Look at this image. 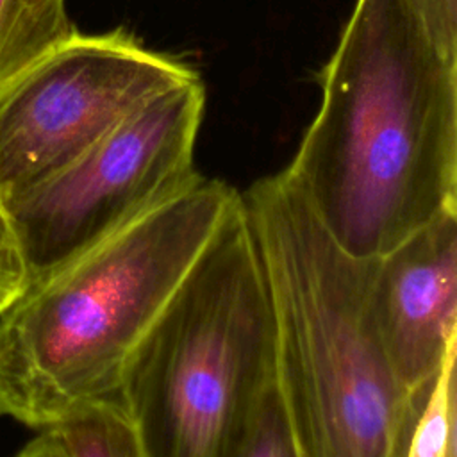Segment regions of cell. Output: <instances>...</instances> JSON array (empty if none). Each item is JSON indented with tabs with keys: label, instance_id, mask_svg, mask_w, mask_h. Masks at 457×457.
Here are the masks:
<instances>
[{
	"label": "cell",
	"instance_id": "cell-8",
	"mask_svg": "<svg viewBox=\"0 0 457 457\" xmlns=\"http://www.w3.org/2000/svg\"><path fill=\"white\" fill-rule=\"evenodd\" d=\"M75 32L66 0H0V87Z\"/></svg>",
	"mask_w": 457,
	"mask_h": 457
},
{
	"label": "cell",
	"instance_id": "cell-1",
	"mask_svg": "<svg viewBox=\"0 0 457 457\" xmlns=\"http://www.w3.org/2000/svg\"><path fill=\"white\" fill-rule=\"evenodd\" d=\"M286 168L350 255L380 259L457 214V62L411 0H357Z\"/></svg>",
	"mask_w": 457,
	"mask_h": 457
},
{
	"label": "cell",
	"instance_id": "cell-14",
	"mask_svg": "<svg viewBox=\"0 0 457 457\" xmlns=\"http://www.w3.org/2000/svg\"><path fill=\"white\" fill-rule=\"evenodd\" d=\"M14 457H68L59 437L50 430H39V436L30 439Z\"/></svg>",
	"mask_w": 457,
	"mask_h": 457
},
{
	"label": "cell",
	"instance_id": "cell-10",
	"mask_svg": "<svg viewBox=\"0 0 457 457\" xmlns=\"http://www.w3.org/2000/svg\"><path fill=\"white\" fill-rule=\"evenodd\" d=\"M455 355L457 345L430 384L403 457H455Z\"/></svg>",
	"mask_w": 457,
	"mask_h": 457
},
{
	"label": "cell",
	"instance_id": "cell-13",
	"mask_svg": "<svg viewBox=\"0 0 457 457\" xmlns=\"http://www.w3.org/2000/svg\"><path fill=\"white\" fill-rule=\"evenodd\" d=\"M437 52L457 62V0H411Z\"/></svg>",
	"mask_w": 457,
	"mask_h": 457
},
{
	"label": "cell",
	"instance_id": "cell-2",
	"mask_svg": "<svg viewBox=\"0 0 457 457\" xmlns=\"http://www.w3.org/2000/svg\"><path fill=\"white\" fill-rule=\"evenodd\" d=\"M239 196L298 455L403 457L425 400L407 391L386 352L373 311L377 259L345 252L286 170Z\"/></svg>",
	"mask_w": 457,
	"mask_h": 457
},
{
	"label": "cell",
	"instance_id": "cell-6",
	"mask_svg": "<svg viewBox=\"0 0 457 457\" xmlns=\"http://www.w3.org/2000/svg\"><path fill=\"white\" fill-rule=\"evenodd\" d=\"M195 77L123 30L75 32L0 87V198L59 173L152 96Z\"/></svg>",
	"mask_w": 457,
	"mask_h": 457
},
{
	"label": "cell",
	"instance_id": "cell-11",
	"mask_svg": "<svg viewBox=\"0 0 457 457\" xmlns=\"http://www.w3.org/2000/svg\"><path fill=\"white\" fill-rule=\"evenodd\" d=\"M237 457H300L275 378L262 396Z\"/></svg>",
	"mask_w": 457,
	"mask_h": 457
},
{
	"label": "cell",
	"instance_id": "cell-4",
	"mask_svg": "<svg viewBox=\"0 0 457 457\" xmlns=\"http://www.w3.org/2000/svg\"><path fill=\"white\" fill-rule=\"evenodd\" d=\"M273 378L270 303L239 196L130 353L116 398L145 457H237Z\"/></svg>",
	"mask_w": 457,
	"mask_h": 457
},
{
	"label": "cell",
	"instance_id": "cell-3",
	"mask_svg": "<svg viewBox=\"0 0 457 457\" xmlns=\"http://www.w3.org/2000/svg\"><path fill=\"white\" fill-rule=\"evenodd\" d=\"M239 193L200 177L134 223L30 277L0 312V416L45 430L116 398L123 368Z\"/></svg>",
	"mask_w": 457,
	"mask_h": 457
},
{
	"label": "cell",
	"instance_id": "cell-12",
	"mask_svg": "<svg viewBox=\"0 0 457 457\" xmlns=\"http://www.w3.org/2000/svg\"><path fill=\"white\" fill-rule=\"evenodd\" d=\"M30 268L7 204L0 198V312L27 287Z\"/></svg>",
	"mask_w": 457,
	"mask_h": 457
},
{
	"label": "cell",
	"instance_id": "cell-7",
	"mask_svg": "<svg viewBox=\"0 0 457 457\" xmlns=\"http://www.w3.org/2000/svg\"><path fill=\"white\" fill-rule=\"evenodd\" d=\"M373 311L400 380L425 400L457 345V214L428 223L377 259Z\"/></svg>",
	"mask_w": 457,
	"mask_h": 457
},
{
	"label": "cell",
	"instance_id": "cell-5",
	"mask_svg": "<svg viewBox=\"0 0 457 457\" xmlns=\"http://www.w3.org/2000/svg\"><path fill=\"white\" fill-rule=\"evenodd\" d=\"M204 112L198 77L127 116L70 166L7 204L30 277L134 223L202 175L193 148Z\"/></svg>",
	"mask_w": 457,
	"mask_h": 457
},
{
	"label": "cell",
	"instance_id": "cell-9",
	"mask_svg": "<svg viewBox=\"0 0 457 457\" xmlns=\"http://www.w3.org/2000/svg\"><path fill=\"white\" fill-rule=\"evenodd\" d=\"M50 430L68 457H145L136 428L118 398L84 403Z\"/></svg>",
	"mask_w": 457,
	"mask_h": 457
}]
</instances>
